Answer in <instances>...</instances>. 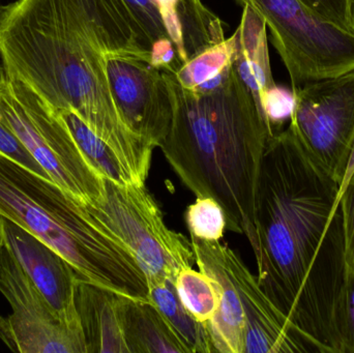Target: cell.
Masks as SVG:
<instances>
[{
    "label": "cell",
    "mask_w": 354,
    "mask_h": 353,
    "mask_svg": "<svg viewBox=\"0 0 354 353\" xmlns=\"http://www.w3.org/2000/svg\"><path fill=\"white\" fill-rule=\"evenodd\" d=\"M342 184L290 126L270 139L255 202L257 279L312 352L341 353L336 316L346 277Z\"/></svg>",
    "instance_id": "obj_1"
},
{
    "label": "cell",
    "mask_w": 354,
    "mask_h": 353,
    "mask_svg": "<svg viewBox=\"0 0 354 353\" xmlns=\"http://www.w3.org/2000/svg\"><path fill=\"white\" fill-rule=\"evenodd\" d=\"M151 43L124 0H16L0 6V59L53 109H68L102 138L124 128L106 54L151 60Z\"/></svg>",
    "instance_id": "obj_2"
},
{
    "label": "cell",
    "mask_w": 354,
    "mask_h": 353,
    "mask_svg": "<svg viewBox=\"0 0 354 353\" xmlns=\"http://www.w3.org/2000/svg\"><path fill=\"white\" fill-rule=\"evenodd\" d=\"M162 73L174 105L171 128L160 145L164 157L193 194L222 207L227 229L245 236L255 254L256 194L272 138L257 99L235 68L222 88L206 95L183 88L174 73Z\"/></svg>",
    "instance_id": "obj_3"
},
{
    "label": "cell",
    "mask_w": 354,
    "mask_h": 353,
    "mask_svg": "<svg viewBox=\"0 0 354 353\" xmlns=\"http://www.w3.org/2000/svg\"><path fill=\"white\" fill-rule=\"evenodd\" d=\"M0 216L62 254L80 279L129 298L149 300V283L132 251L86 203L0 155Z\"/></svg>",
    "instance_id": "obj_4"
},
{
    "label": "cell",
    "mask_w": 354,
    "mask_h": 353,
    "mask_svg": "<svg viewBox=\"0 0 354 353\" xmlns=\"http://www.w3.org/2000/svg\"><path fill=\"white\" fill-rule=\"evenodd\" d=\"M0 122L71 196L86 204L103 198L104 178L87 161L55 110L26 85L1 72Z\"/></svg>",
    "instance_id": "obj_5"
},
{
    "label": "cell",
    "mask_w": 354,
    "mask_h": 353,
    "mask_svg": "<svg viewBox=\"0 0 354 353\" xmlns=\"http://www.w3.org/2000/svg\"><path fill=\"white\" fill-rule=\"evenodd\" d=\"M103 198L88 205L95 217L128 246L147 283L176 281L181 269L196 263L192 242L170 229L153 195L140 184H115L104 178Z\"/></svg>",
    "instance_id": "obj_6"
},
{
    "label": "cell",
    "mask_w": 354,
    "mask_h": 353,
    "mask_svg": "<svg viewBox=\"0 0 354 353\" xmlns=\"http://www.w3.org/2000/svg\"><path fill=\"white\" fill-rule=\"evenodd\" d=\"M289 126L310 157L343 184L354 146V70L299 87Z\"/></svg>",
    "instance_id": "obj_7"
},
{
    "label": "cell",
    "mask_w": 354,
    "mask_h": 353,
    "mask_svg": "<svg viewBox=\"0 0 354 353\" xmlns=\"http://www.w3.org/2000/svg\"><path fill=\"white\" fill-rule=\"evenodd\" d=\"M0 292L12 314L0 315V339L15 352L87 353L82 331L71 329L23 271L14 255L0 249Z\"/></svg>",
    "instance_id": "obj_8"
},
{
    "label": "cell",
    "mask_w": 354,
    "mask_h": 353,
    "mask_svg": "<svg viewBox=\"0 0 354 353\" xmlns=\"http://www.w3.org/2000/svg\"><path fill=\"white\" fill-rule=\"evenodd\" d=\"M114 103L131 131L160 147L171 128V93L159 68L133 56L106 54Z\"/></svg>",
    "instance_id": "obj_9"
},
{
    "label": "cell",
    "mask_w": 354,
    "mask_h": 353,
    "mask_svg": "<svg viewBox=\"0 0 354 353\" xmlns=\"http://www.w3.org/2000/svg\"><path fill=\"white\" fill-rule=\"evenodd\" d=\"M2 244L43 294L56 316L71 329L82 331L75 304L79 277L62 254L10 220L0 216Z\"/></svg>",
    "instance_id": "obj_10"
},
{
    "label": "cell",
    "mask_w": 354,
    "mask_h": 353,
    "mask_svg": "<svg viewBox=\"0 0 354 353\" xmlns=\"http://www.w3.org/2000/svg\"><path fill=\"white\" fill-rule=\"evenodd\" d=\"M224 256L245 312V353L312 352L241 256L226 245Z\"/></svg>",
    "instance_id": "obj_11"
},
{
    "label": "cell",
    "mask_w": 354,
    "mask_h": 353,
    "mask_svg": "<svg viewBox=\"0 0 354 353\" xmlns=\"http://www.w3.org/2000/svg\"><path fill=\"white\" fill-rule=\"evenodd\" d=\"M196 265L218 285L220 305L207 329L216 352L245 353V316L239 292L229 273L224 245L192 238Z\"/></svg>",
    "instance_id": "obj_12"
},
{
    "label": "cell",
    "mask_w": 354,
    "mask_h": 353,
    "mask_svg": "<svg viewBox=\"0 0 354 353\" xmlns=\"http://www.w3.org/2000/svg\"><path fill=\"white\" fill-rule=\"evenodd\" d=\"M120 296L78 279L75 304L87 353H130L120 316Z\"/></svg>",
    "instance_id": "obj_13"
},
{
    "label": "cell",
    "mask_w": 354,
    "mask_h": 353,
    "mask_svg": "<svg viewBox=\"0 0 354 353\" xmlns=\"http://www.w3.org/2000/svg\"><path fill=\"white\" fill-rule=\"evenodd\" d=\"M243 8L241 22L236 28L239 48L234 68L261 108L266 91L276 85L268 52V26L253 8L249 6Z\"/></svg>",
    "instance_id": "obj_14"
},
{
    "label": "cell",
    "mask_w": 354,
    "mask_h": 353,
    "mask_svg": "<svg viewBox=\"0 0 354 353\" xmlns=\"http://www.w3.org/2000/svg\"><path fill=\"white\" fill-rule=\"evenodd\" d=\"M120 316L130 353H187L159 309L149 300L120 296Z\"/></svg>",
    "instance_id": "obj_15"
},
{
    "label": "cell",
    "mask_w": 354,
    "mask_h": 353,
    "mask_svg": "<svg viewBox=\"0 0 354 353\" xmlns=\"http://www.w3.org/2000/svg\"><path fill=\"white\" fill-rule=\"evenodd\" d=\"M239 48L236 30L228 39L210 46L185 61L176 73V80L183 88L200 95L222 88L232 75Z\"/></svg>",
    "instance_id": "obj_16"
},
{
    "label": "cell",
    "mask_w": 354,
    "mask_h": 353,
    "mask_svg": "<svg viewBox=\"0 0 354 353\" xmlns=\"http://www.w3.org/2000/svg\"><path fill=\"white\" fill-rule=\"evenodd\" d=\"M54 110L68 126L87 161L102 178L122 186H145L139 182L126 161L106 141L97 136L78 114L68 109Z\"/></svg>",
    "instance_id": "obj_17"
},
{
    "label": "cell",
    "mask_w": 354,
    "mask_h": 353,
    "mask_svg": "<svg viewBox=\"0 0 354 353\" xmlns=\"http://www.w3.org/2000/svg\"><path fill=\"white\" fill-rule=\"evenodd\" d=\"M149 298L165 317L187 353L216 352L205 325L196 321L179 300L174 282H151Z\"/></svg>",
    "instance_id": "obj_18"
},
{
    "label": "cell",
    "mask_w": 354,
    "mask_h": 353,
    "mask_svg": "<svg viewBox=\"0 0 354 353\" xmlns=\"http://www.w3.org/2000/svg\"><path fill=\"white\" fill-rule=\"evenodd\" d=\"M177 18L187 60L226 39L224 23L202 0H179Z\"/></svg>",
    "instance_id": "obj_19"
},
{
    "label": "cell",
    "mask_w": 354,
    "mask_h": 353,
    "mask_svg": "<svg viewBox=\"0 0 354 353\" xmlns=\"http://www.w3.org/2000/svg\"><path fill=\"white\" fill-rule=\"evenodd\" d=\"M174 285L189 314L207 327L220 305L221 292L216 282L202 271L187 267L179 271Z\"/></svg>",
    "instance_id": "obj_20"
},
{
    "label": "cell",
    "mask_w": 354,
    "mask_h": 353,
    "mask_svg": "<svg viewBox=\"0 0 354 353\" xmlns=\"http://www.w3.org/2000/svg\"><path fill=\"white\" fill-rule=\"evenodd\" d=\"M185 221L192 238L218 242L227 228L224 209L210 197H197L185 211Z\"/></svg>",
    "instance_id": "obj_21"
},
{
    "label": "cell",
    "mask_w": 354,
    "mask_h": 353,
    "mask_svg": "<svg viewBox=\"0 0 354 353\" xmlns=\"http://www.w3.org/2000/svg\"><path fill=\"white\" fill-rule=\"evenodd\" d=\"M295 104L292 90L276 84L266 91L262 99L261 108L272 138L283 132L290 124Z\"/></svg>",
    "instance_id": "obj_22"
},
{
    "label": "cell",
    "mask_w": 354,
    "mask_h": 353,
    "mask_svg": "<svg viewBox=\"0 0 354 353\" xmlns=\"http://www.w3.org/2000/svg\"><path fill=\"white\" fill-rule=\"evenodd\" d=\"M341 353H354V271L348 269L339 298L336 316Z\"/></svg>",
    "instance_id": "obj_23"
},
{
    "label": "cell",
    "mask_w": 354,
    "mask_h": 353,
    "mask_svg": "<svg viewBox=\"0 0 354 353\" xmlns=\"http://www.w3.org/2000/svg\"><path fill=\"white\" fill-rule=\"evenodd\" d=\"M317 16L354 35L353 0H299Z\"/></svg>",
    "instance_id": "obj_24"
},
{
    "label": "cell",
    "mask_w": 354,
    "mask_h": 353,
    "mask_svg": "<svg viewBox=\"0 0 354 353\" xmlns=\"http://www.w3.org/2000/svg\"><path fill=\"white\" fill-rule=\"evenodd\" d=\"M0 155L12 160L15 163H18L19 165L35 172L41 178L52 180L49 174L37 163V160L30 155L26 147L12 134V131L1 122H0Z\"/></svg>",
    "instance_id": "obj_25"
},
{
    "label": "cell",
    "mask_w": 354,
    "mask_h": 353,
    "mask_svg": "<svg viewBox=\"0 0 354 353\" xmlns=\"http://www.w3.org/2000/svg\"><path fill=\"white\" fill-rule=\"evenodd\" d=\"M137 22L153 44L160 37H168L161 15L153 0H124Z\"/></svg>",
    "instance_id": "obj_26"
},
{
    "label": "cell",
    "mask_w": 354,
    "mask_h": 353,
    "mask_svg": "<svg viewBox=\"0 0 354 353\" xmlns=\"http://www.w3.org/2000/svg\"><path fill=\"white\" fill-rule=\"evenodd\" d=\"M341 203L344 215L347 267L354 271V170L343 182Z\"/></svg>",
    "instance_id": "obj_27"
},
{
    "label": "cell",
    "mask_w": 354,
    "mask_h": 353,
    "mask_svg": "<svg viewBox=\"0 0 354 353\" xmlns=\"http://www.w3.org/2000/svg\"><path fill=\"white\" fill-rule=\"evenodd\" d=\"M153 2H155L160 15H161L162 21H163L166 31H167L168 37L176 45L181 62L185 64L187 58L185 55V46H183L181 25L179 23L178 18H177V8H178L179 0H153Z\"/></svg>",
    "instance_id": "obj_28"
},
{
    "label": "cell",
    "mask_w": 354,
    "mask_h": 353,
    "mask_svg": "<svg viewBox=\"0 0 354 353\" xmlns=\"http://www.w3.org/2000/svg\"><path fill=\"white\" fill-rule=\"evenodd\" d=\"M149 64L160 70L172 73H176L183 64L169 37H160L151 44Z\"/></svg>",
    "instance_id": "obj_29"
},
{
    "label": "cell",
    "mask_w": 354,
    "mask_h": 353,
    "mask_svg": "<svg viewBox=\"0 0 354 353\" xmlns=\"http://www.w3.org/2000/svg\"><path fill=\"white\" fill-rule=\"evenodd\" d=\"M2 246V238H1V233H0V249H1Z\"/></svg>",
    "instance_id": "obj_30"
},
{
    "label": "cell",
    "mask_w": 354,
    "mask_h": 353,
    "mask_svg": "<svg viewBox=\"0 0 354 353\" xmlns=\"http://www.w3.org/2000/svg\"><path fill=\"white\" fill-rule=\"evenodd\" d=\"M1 60V59H0ZM0 70H1V64H0Z\"/></svg>",
    "instance_id": "obj_31"
},
{
    "label": "cell",
    "mask_w": 354,
    "mask_h": 353,
    "mask_svg": "<svg viewBox=\"0 0 354 353\" xmlns=\"http://www.w3.org/2000/svg\"><path fill=\"white\" fill-rule=\"evenodd\" d=\"M353 4H354V0H353Z\"/></svg>",
    "instance_id": "obj_32"
},
{
    "label": "cell",
    "mask_w": 354,
    "mask_h": 353,
    "mask_svg": "<svg viewBox=\"0 0 354 353\" xmlns=\"http://www.w3.org/2000/svg\"><path fill=\"white\" fill-rule=\"evenodd\" d=\"M0 1H1V0H0Z\"/></svg>",
    "instance_id": "obj_33"
}]
</instances>
